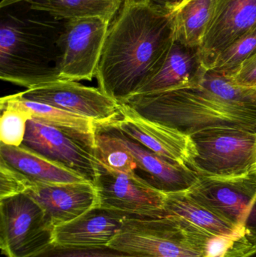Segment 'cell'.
Returning a JSON list of instances; mask_svg holds the SVG:
<instances>
[{
    "label": "cell",
    "instance_id": "2e32d148",
    "mask_svg": "<svg viewBox=\"0 0 256 257\" xmlns=\"http://www.w3.org/2000/svg\"><path fill=\"white\" fill-rule=\"evenodd\" d=\"M129 215L96 207L54 229V244L74 248H104L123 229Z\"/></svg>",
    "mask_w": 256,
    "mask_h": 257
},
{
    "label": "cell",
    "instance_id": "f1b7e54d",
    "mask_svg": "<svg viewBox=\"0 0 256 257\" xmlns=\"http://www.w3.org/2000/svg\"><path fill=\"white\" fill-rule=\"evenodd\" d=\"M224 257H256V244H247L237 239Z\"/></svg>",
    "mask_w": 256,
    "mask_h": 257
},
{
    "label": "cell",
    "instance_id": "6da1fadb",
    "mask_svg": "<svg viewBox=\"0 0 256 257\" xmlns=\"http://www.w3.org/2000/svg\"><path fill=\"white\" fill-rule=\"evenodd\" d=\"M175 12L149 0H126L110 24L98 66L103 93L121 103L156 73L174 40Z\"/></svg>",
    "mask_w": 256,
    "mask_h": 257
},
{
    "label": "cell",
    "instance_id": "cb8c5ba5",
    "mask_svg": "<svg viewBox=\"0 0 256 257\" xmlns=\"http://www.w3.org/2000/svg\"><path fill=\"white\" fill-rule=\"evenodd\" d=\"M256 53V28L248 32L222 51L210 69L231 77Z\"/></svg>",
    "mask_w": 256,
    "mask_h": 257
},
{
    "label": "cell",
    "instance_id": "9c48e42d",
    "mask_svg": "<svg viewBox=\"0 0 256 257\" xmlns=\"http://www.w3.org/2000/svg\"><path fill=\"white\" fill-rule=\"evenodd\" d=\"M110 24L98 18L64 21L58 39L60 80L96 78Z\"/></svg>",
    "mask_w": 256,
    "mask_h": 257
},
{
    "label": "cell",
    "instance_id": "277c9868",
    "mask_svg": "<svg viewBox=\"0 0 256 257\" xmlns=\"http://www.w3.org/2000/svg\"><path fill=\"white\" fill-rule=\"evenodd\" d=\"M215 236L175 216H129L108 247L143 257H207Z\"/></svg>",
    "mask_w": 256,
    "mask_h": 257
},
{
    "label": "cell",
    "instance_id": "83f0119b",
    "mask_svg": "<svg viewBox=\"0 0 256 257\" xmlns=\"http://www.w3.org/2000/svg\"><path fill=\"white\" fill-rule=\"evenodd\" d=\"M231 78L237 85L256 91V53Z\"/></svg>",
    "mask_w": 256,
    "mask_h": 257
},
{
    "label": "cell",
    "instance_id": "3957f363",
    "mask_svg": "<svg viewBox=\"0 0 256 257\" xmlns=\"http://www.w3.org/2000/svg\"><path fill=\"white\" fill-rule=\"evenodd\" d=\"M7 14L0 27L2 81L33 88L60 80L58 39L62 26Z\"/></svg>",
    "mask_w": 256,
    "mask_h": 257
},
{
    "label": "cell",
    "instance_id": "7402d4cb",
    "mask_svg": "<svg viewBox=\"0 0 256 257\" xmlns=\"http://www.w3.org/2000/svg\"><path fill=\"white\" fill-rule=\"evenodd\" d=\"M18 107L31 113L33 118L57 126L78 132L83 134L95 136L96 122L83 116L69 112L52 105L27 99H18L13 95L5 96L0 101V108Z\"/></svg>",
    "mask_w": 256,
    "mask_h": 257
},
{
    "label": "cell",
    "instance_id": "d4e9b609",
    "mask_svg": "<svg viewBox=\"0 0 256 257\" xmlns=\"http://www.w3.org/2000/svg\"><path fill=\"white\" fill-rule=\"evenodd\" d=\"M0 110V143L21 146L27 133V123L33 118L31 113L18 107H6Z\"/></svg>",
    "mask_w": 256,
    "mask_h": 257
},
{
    "label": "cell",
    "instance_id": "5b68a950",
    "mask_svg": "<svg viewBox=\"0 0 256 257\" xmlns=\"http://www.w3.org/2000/svg\"><path fill=\"white\" fill-rule=\"evenodd\" d=\"M196 148L191 169L198 176L228 178L253 172L256 131L217 127L190 135Z\"/></svg>",
    "mask_w": 256,
    "mask_h": 257
},
{
    "label": "cell",
    "instance_id": "d6986e66",
    "mask_svg": "<svg viewBox=\"0 0 256 257\" xmlns=\"http://www.w3.org/2000/svg\"><path fill=\"white\" fill-rule=\"evenodd\" d=\"M165 211V215L180 217L210 235L234 238L243 235L237 226L197 202L187 192L166 194Z\"/></svg>",
    "mask_w": 256,
    "mask_h": 257
},
{
    "label": "cell",
    "instance_id": "4316f807",
    "mask_svg": "<svg viewBox=\"0 0 256 257\" xmlns=\"http://www.w3.org/2000/svg\"><path fill=\"white\" fill-rule=\"evenodd\" d=\"M31 257H143L122 253L111 247L74 248L52 244Z\"/></svg>",
    "mask_w": 256,
    "mask_h": 257
},
{
    "label": "cell",
    "instance_id": "5bb4252c",
    "mask_svg": "<svg viewBox=\"0 0 256 257\" xmlns=\"http://www.w3.org/2000/svg\"><path fill=\"white\" fill-rule=\"evenodd\" d=\"M99 125L127 148L136 162L138 176L159 191L165 194L187 192L198 181V174L189 166L155 154L109 123Z\"/></svg>",
    "mask_w": 256,
    "mask_h": 257
},
{
    "label": "cell",
    "instance_id": "4fadbf2b",
    "mask_svg": "<svg viewBox=\"0 0 256 257\" xmlns=\"http://www.w3.org/2000/svg\"><path fill=\"white\" fill-rule=\"evenodd\" d=\"M256 28V0H217L199 47L201 63L210 69L219 54Z\"/></svg>",
    "mask_w": 256,
    "mask_h": 257
},
{
    "label": "cell",
    "instance_id": "7a4b0ae2",
    "mask_svg": "<svg viewBox=\"0 0 256 257\" xmlns=\"http://www.w3.org/2000/svg\"><path fill=\"white\" fill-rule=\"evenodd\" d=\"M140 115L190 135L210 128L256 131V91L203 66L187 85L121 102Z\"/></svg>",
    "mask_w": 256,
    "mask_h": 257
},
{
    "label": "cell",
    "instance_id": "8992f818",
    "mask_svg": "<svg viewBox=\"0 0 256 257\" xmlns=\"http://www.w3.org/2000/svg\"><path fill=\"white\" fill-rule=\"evenodd\" d=\"M187 193L240 229V241L256 244V172L228 178L198 176Z\"/></svg>",
    "mask_w": 256,
    "mask_h": 257
},
{
    "label": "cell",
    "instance_id": "8fae6325",
    "mask_svg": "<svg viewBox=\"0 0 256 257\" xmlns=\"http://www.w3.org/2000/svg\"><path fill=\"white\" fill-rule=\"evenodd\" d=\"M95 186L100 208L142 218H160L166 216V194L137 174L113 172L101 165Z\"/></svg>",
    "mask_w": 256,
    "mask_h": 257
},
{
    "label": "cell",
    "instance_id": "f546056e",
    "mask_svg": "<svg viewBox=\"0 0 256 257\" xmlns=\"http://www.w3.org/2000/svg\"><path fill=\"white\" fill-rule=\"evenodd\" d=\"M149 1L165 10L175 12L184 0H149Z\"/></svg>",
    "mask_w": 256,
    "mask_h": 257
},
{
    "label": "cell",
    "instance_id": "9a60e30c",
    "mask_svg": "<svg viewBox=\"0 0 256 257\" xmlns=\"http://www.w3.org/2000/svg\"><path fill=\"white\" fill-rule=\"evenodd\" d=\"M45 210L54 228L70 223L99 207L96 186L89 181L33 184L27 192Z\"/></svg>",
    "mask_w": 256,
    "mask_h": 257
},
{
    "label": "cell",
    "instance_id": "1f68e13d",
    "mask_svg": "<svg viewBox=\"0 0 256 257\" xmlns=\"http://www.w3.org/2000/svg\"><path fill=\"white\" fill-rule=\"evenodd\" d=\"M253 172H256V163H255V167H254V169H253Z\"/></svg>",
    "mask_w": 256,
    "mask_h": 257
},
{
    "label": "cell",
    "instance_id": "ffe728a7",
    "mask_svg": "<svg viewBox=\"0 0 256 257\" xmlns=\"http://www.w3.org/2000/svg\"><path fill=\"white\" fill-rule=\"evenodd\" d=\"M126 0H27L32 10L45 12L57 21L98 18L111 24Z\"/></svg>",
    "mask_w": 256,
    "mask_h": 257
},
{
    "label": "cell",
    "instance_id": "ba28073f",
    "mask_svg": "<svg viewBox=\"0 0 256 257\" xmlns=\"http://www.w3.org/2000/svg\"><path fill=\"white\" fill-rule=\"evenodd\" d=\"M54 226L27 193L0 199V247L6 257H31L54 242Z\"/></svg>",
    "mask_w": 256,
    "mask_h": 257
},
{
    "label": "cell",
    "instance_id": "484cf974",
    "mask_svg": "<svg viewBox=\"0 0 256 257\" xmlns=\"http://www.w3.org/2000/svg\"><path fill=\"white\" fill-rule=\"evenodd\" d=\"M33 183L0 157V199L26 193Z\"/></svg>",
    "mask_w": 256,
    "mask_h": 257
},
{
    "label": "cell",
    "instance_id": "7c38bea8",
    "mask_svg": "<svg viewBox=\"0 0 256 257\" xmlns=\"http://www.w3.org/2000/svg\"><path fill=\"white\" fill-rule=\"evenodd\" d=\"M120 104V117L109 124L155 154L191 168L196 148L189 135L146 118L126 104Z\"/></svg>",
    "mask_w": 256,
    "mask_h": 257
},
{
    "label": "cell",
    "instance_id": "ac0fdd59",
    "mask_svg": "<svg viewBox=\"0 0 256 257\" xmlns=\"http://www.w3.org/2000/svg\"><path fill=\"white\" fill-rule=\"evenodd\" d=\"M0 157L24 174L34 184H68L87 181L72 171L22 146H9L0 143Z\"/></svg>",
    "mask_w": 256,
    "mask_h": 257
},
{
    "label": "cell",
    "instance_id": "52a82bcc",
    "mask_svg": "<svg viewBox=\"0 0 256 257\" xmlns=\"http://www.w3.org/2000/svg\"><path fill=\"white\" fill-rule=\"evenodd\" d=\"M21 146L94 184L100 172L95 136L57 127L33 117L27 123V133Z\"/></svg>",
    "mask_w": 256,
    "mask_h": 257
},
{
    "label": "cell",
    "instance_id": "30bf717a",
    "mask_svg": "<svg viewBox=\"0 0 256 257\" xmlns=\"http://www.w3.org/2000/svg\"><path fill=\"white\" fill-rule=\"evenodd\" d=\"M21 99L52 105L105 124L118 119L120 104L98 87L78 81L57 80L13 95Z\"/></svg>",
    "mask_w": 256,
    "mask_h": 257
},
{
    "label": "cell",
    "instance_id": "4dcf8cb0",
    "mask_svg": "<svg viewBox=\"0 0 256 257\" xmlns=\"http://www.w3.org/2000/svg\"><path fill=\"white\" fill-rule=\"evenodd\" d=\"M26 1L27 0H2L0 6H1L2 9H3V8L9 7V6H13V5L17 4V3Z\"/></svg>",
    "mask_w": 256,
    "mask_h": 257
},
{
    "label": "cell",
    "instance_id": "e0dca14e",
    "mask_svg": "<svg viewBox=\"0 0 256 257\" xmlns=\"http://www.w3.org/2000/svg\"><path fill=\"white\" fill-rule=\"evenodd\" d=\"M202 67L199 47L186 46L174 40L159 69L135 95L157 93L187 85Z\"/></svg>",
    "mask_w": 256,
    "mask_h": 257
},
{
    "label": "cell",
    "instance_id": "603a6c76",
    "mask_svg": "<svg viewBox=\"0 0 256 257\" xmlns=\"http://www.w3.org/2000/svg\"><path fill=\"white\" fill-rule=\"evenodd\" d=\"M95 148L101 165L105 169L129 175L138 173L136 162L127 148L106 128L97 123Z\"/></svg>",
    "mask_w": 256,
    "mask_h": 257
},
{
    "label": "cell",
    "instance_id": "44dd1931",
    "mask_svg": "<svg viewBox=\"0 0 256 257\" xmlns=\"http://www.w3.org/2000/svg\"><path fill=\"white\" fill-rule=\"evenodd\" d=\"M217 0H184L175 12L174 40L200 47L216 9Z\"/></svg>",
    "mask_w": 256,
    "mask_h": 257
}]
</instances>
